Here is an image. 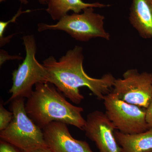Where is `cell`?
Wrapping results in <instances>:
<instances>
[{
  "instance_id": "cell-1",
  "label": "cell",
  "mask_w": 152,
  "mask_h": 152,
  "mask_svg": "<svg viewBox=\"0 0 152 152\" xmlns=\"http://www.w3.org/2000/svg\"><path fill=\"white\" fill-rule=\"evenodd\" d=\"M84 59L83 48L76 46L58 61L51 56L43 62L48 73V83L55 86L77 104L84 99L80 93V88L86 87L97 99L103 100L116 80L110 73L105 74L100 78L90 77L84 70Z\"/></svg>"
},
{
  "instance_id": "cell-2",
  "label": "cell",
  "mask_w": 152,
  "mask_h": 152,
  "mask_svg": "<svg viewBox=\"0 0 152 152\" xmlns=\"http://www.w3.org/2000/svg\"><path fill=\"white\" fill-rule=\"evenodd\" d=\"M25 104L28 115L42 129L53 121L73 126L83 131L86 120L82 115V107L72 104L48 83H39Z\"/></svg>"
},
{
  "instance_id": "cell-3",
  "label": "cell",
  "mask_w": 152,
  "mask_h": 152,
  "mask_svg": "<svg viewBox=\"0 0 152 152\" xmlns=\"http://www.w3.org/2000/svg\"><path fill=\"white\" fill-rule=\"evenodd\" d=\"M24 102L23 98L11 101L10 109L13 118L7 127L0 132L1 140L23 152L48 147L42 130L28 115Z\"/></svg>"
},
{
  "instance_id": "cell-4",
  "label": "cell",
  "mask_w": 152,
  "mask_h": 152,
  "mask_svg": "<svg viewBox=\"0 0 152 152\" xmlns=\"http://www.w3.org/2000/svg\"><path fill=\"white\" fill-rule=\"evenodd\" d=\"M26 55L21 64L12 73V86L9 91L11 96L8 102L18 98L29 97L33 87L39 83H48L45 68L36 58L37 44L34 37L28 35L23 37Z\"/></svg>"
},
{
  "instance_id": "cell-5",
  "label": "cell",
  "mask_w": 152,
  "mask_h": 152,
  "mask_svg": "<svg viewBox=\"0 0 152 152\" xmlns=\"http://www.w3.org/2000/svg\"><path fill=\"white\" fill-rule=\"evenodd\" d=\"M104 16L95 12L94 8L86 9L80 13L67 15L55 24L45 23L38 24V31L48 30L64 31L77 41L87 42L95 38L110 40L109 33L104 27Z\"/></svg>"
},
{
  "instance_id": "cell-6",
  "label": "cell",
  "mask_w": 152,
  "mask_h": 152,
  "mask_svg": "<svg viewBox=\"0 0 152 152\" xmlns=\"http://www.w3.org/2000/svg\"><path fill=\"white\" fill-rule=\"evenodd\" d=\"M105 114L115 129L125 134L143 132L149 129L146 109L128 103L113 93L104 98Z\"/></svg>"
},
{
  "instance_id": "cell-7",
  "label": "cell",
  "mask_w": 152,
  "mask_h": 152,
  "mask_svg": "<svg viewBox=\"0 0 152 152\" xmlns=\"http://www.w3.org/2000/svg\"><path fill=\"white\" fill-rule=\"evenodd\" d=\"M113 88L112 93L120 99L147 109L152 97V74L128 70L123 78L116 79Z\"/></svg>"
},
{
  "instance_id": "cell-8",
  "label": "cell",
  "mask_w": 152,
  "mask_h": 152,
  "mask_svg": "<svg viewBox=\"0 0 152 152\" xmlns=\"http://www.w3.org/2000/svg\"><path fill=\"white\" fill-rule=\"evenodd\" d=\"M113 123L105 114L96 110L88 114L83 131L94 142L99 152H121L116 139Z\"/></svg>"
},
{
  "instance_id": "cell-9",
  "label": "cell",
  "mask_w": 152,
  "mask_h": 152,
  "mask_svg": "<svg viewBox=\"0 0 152 152\" xmlns=\"http://www.w3.org/2000/svg\"><path fill=\"white\" fill-rule=\"evenodd\" d=\"M67 125L53 121L42 129L47 146L54 152H93L86 142L72 137Z\"/></svg>"
},
{
  "instance_id": "cell-10",
  "label": "cell",
  "mask_w": 152,
  "mask_h": 152,
  "mask_svg": "<svg viewBox=\"0 0 152 152\" xmlns=\"http://www.w3.org/2000/svg\"><path fill=\"white\" fill-rule=\"evenodd\" d=\"M129 21L145 39L152 38V0H132Z\"/></svg>"
},
{
  "instance_id": "cell-11",
  "label": "cell",
  "mask_w": 152,
  "mask_h": 152,
  "mask_svg": "<svg viewBox=\"0 0 152 152\" xmlns=\"http://www.w3.org/2000/svg\"><path fill=\"white\" fill-rule=\"evenodd\" d=\"M46 11L54 20H59L68 15L69 11L74 13H80L88 8H102L110 7L99 2L86 3L82 0H48Z\"/></svg>"
},
{
  "instance_id": "cell-12",
  "label": "cell",
  "mask_w": 152,
  "mask_h": 152,
  "mask_svg": "<svg viewBox=\"0 0 152 152\" xmlns=\"http://www.w3.org/2000/svg\"><path fill=\"white\" fill-rule=\"evenodd\" d=\"M121 152H148L152 150V128L134 134H125L115 132Z\"/></svg>"
},
{
  "instance_id": "cell-13",
  "label": "cell",
  "mask_w": 152,
  "mask_h": 152,
  "mask_svg": "<svg viewBox=\"0 0 152 152\" xmlns=\"http://www.w3.org/2000/svg\"><path fill=\"white\" fill-rule=\"evenodd\" d=\"M31 10H27L26 11H22V7H20L16 15L12 19L9 20L8 21L0 22V46L2 47L4 46L6 44L10 42V38L9 37H4V34L6 28L7 27L9 24L10 23H15L17 19L22 14L25 13H28L31 12Z\"/></svg>"
},
{
  "instance_id": "cell-14",
  "label": "cell",
  "mask_w": 152,
  "mask_h": 152,
  "mask_svg": "<svg viewBox=\"0 0 152 152\" xmlns=\"http://www.w3.org/2000/svg\"><path fill=\"white\" fill-rule=\"evenodd\" d=\"M13 118V113L4 108L2 103L0 105V131L5 129L10 124Z\"/></svg>"
},
{
  "instance_id": "cell-15",
  "label": "cell",
  "mask_w": 152,
  "mask_h": 152,
  "mask_svg": "<svg viewBox=\"0 0 152 152\" xmlns=\"http://www.w3.org/2000/svg\"><path fill=\"white\" fill-rule=\"evenodd\" d=\"M0 66H1L7 61L10 60H21L23 58L18 56H10L7 52L3 50L0 51Z\"/></svg>"
},
{
  "instance_id": "cell-16",
  "label": "cell",
  "mask_w": 152,
  "mask_h": 152,
  "mask_svg": "<svg viewBox=\"0 0 152 152\" xmlns=\"http://www.w3.org/2000/svg\"><path fill=\"white\" fill-rule=\"evenodd\" d=\"M0 152H19L15 149V147L1 140L0 143Z\"/></svg>"
},
{
  "instance_id": "cell-17",
  "label": "cell",
  "mask_w": 152,
  "mask_h": 152,
  "mask_svg": "<svg viewBox=\"0 0 152 152\" xmlns=\"http://www.w3.org/2000/svg\"><path fill=\"white\" fill-rule=\"evenodd\" d=\"M147 122L150 128H152V95L151 102L146 109Z\"/></svg>"
},
{
  "instance_id": "cell-18",
  "label": "cell",
  "mask_w": 152,
  "mask_h": 152,
  "mask_svg": "<svg viewBox=\"0 0 152 152\" xmlns=\"http://www.w3.org/2000/svg\"><path fill=\"white\" fill-rule=\"evenodd\" d=\"M23 152H54L51 150L50 148L48 147H41V148H37L31 150V151H28Z\"/></svg>"
},
{
  "instance_id": "cell-19",
  "label": "cell",
  "mask_w": 152,
  "mask_h": 152,
  "mask_svg": "<svg viewBox=\"0 0 152 152\" xmlns=\"http://www.w3.org/2000/svg\"><path fill=\"white\" fill-rule=\"evenodd\" d=\"M5 1H6V0H0V2L1 3ZM18 1L20 2L21 3V4H27L28 3V0H18Z\"/></svg>"
},
{
  "instance_id": "cell-20",
  "label": "cell",
  "mask_w": 152,
  "mask_h": 152,
  "mask_svg": "<svg viewBox=\"0 0 152 152\" xmlns=\"http://www.w3.org/2000/svg\"><path fill=\"white\" fill-rule=\"evenodd\" d=\"M38 1L41 4L45 5L48 4V0H38Z\"/></svg>"
},
{
  "instance_id": "cell-21",
  "label": "cell",
  "mask_w": 152,
  "mask_h": 152,
  "mask_svg": "<svg viewBox=\"0 0 152 152\" xmlns=\"http://www.w3.org/2000/svg\"><path fill=\"white\" fill-rule=\"evenodd\" d=\"M148 152H152V150H151V151H149Z\"/></svg>"
}]
</instances>
